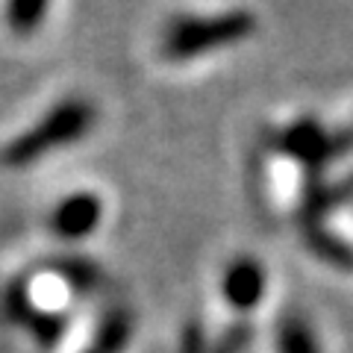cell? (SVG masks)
I'll use <instances>...</instances> for the list:
<instances>
[{"label": "cell", "mask_w": 353, "mask_h": 353, "mask_svg": "<svg viewBox=\"0 0 353 353\" xmlns=\"http://www.w3.org/2000/svg\"><path fill=\"white\" fill-rule=\"evenodd\" d=\"M224 297L233 309H253L265 297V271L256 259L241 256L224 274Z\"/></svg>", "instance_id": "5b68a950"}, {"label": "cell", "mask_w": 353, "mask_h": 353, "mask_svg": "<svg viewBox=\"0 0 353 353\" xmlns=\"http://www.w3.org/2000/svg\"><path fill=\"white\" fill-rule=\"evenodd\" d=\"M265 145L277 153V157L294 162L303 171L301 185H309V183L324 180L327 171L336 162H341L353 153V118L347 124L327 127L315 115H303L292 121V124L274 130Z\"/></svg>", "instance_id": "6da1fadb"}, {"label": "cell", "mask_w": 353, "mask_h": 353, "mask_svg": "<svg viewBox=\"0 0 353 353\" xmlns=\"http://www.w3.org/2000/svg\"><path fill=\"white\" fill-rule=\"evenodd\" d=\"M250 339V327L248 324H239V327H230L224 336H221V341L215 345V353H239L241 347L248 345Z\"/></svg>", "instance_id": "30bf717a"}, {"label": "cell", "mask_w": 353, "mask_h": 353, "mask_svg": "<svg viewBox=\"0 0 353 353\" xmlns=\"http://www.w3.org/2000/svg\"><path fill=\"white\" fill-rule=\"evenodd\" d=\"M92 124V109L83 101H68L57 106L53 112L41 121V124L32 127L27 136L15 139L12 145L3 150V159L9 165H24V162H32L50 153L53 148L59 145H68V141L80 139L83 132Z\"/></svg>", "instance_id": "3957f363"}, {"label": "cell", "mask_w": 353, "mask_h": 353, "mask_svg": "<svg viewBox=\"0 0 353 353\" xmlns=\"http://www.w3.org/2000/svg\"><path fill=\"white\" fill-rule=\"evenodd\" d=\"M347 203H353V165L336 176H324V180H318V183L301 185L294 218L301 227L324 224L327 215L339 212V209Z\"/></svg>", "instance_id": "277c9868"}, {"label": "cell", "mask_w": 353, "mask_h": 353, "mask_svg": "<svg viewBox=\"0 0 353 353\" xmlns=\"http://www.w3.org/2000/svg\"><path fill=\"white\" fill-rule=\"evenodd\" d=\"M97 221H101V201L92 194H74L57 206L53 230L62 239H83L97 227Z\"/></svg>", "instance_id": "8992f818"}, {"label": "cell", "mask_w": 353, "mask_h": 353, "mask_svg": "<svg viewBox=\"0 0 353 353\" xmlns=\"http://www.w3.org/2000/svg\"><path fill=\"white\" fill-rule=\"evenodd\" d=\"M48 0H9V21L18 32H30L41 21Z\"/></svg>", "instance_id": "9c48e42d"}, {"label": "cell", "mask_w": 353, "mask_h": 353, "mask_svg": "<svg viewBox=\"0 0 353 353\" xmlns=\"http://www.w3.org/2000/svg\"><path fill=\"white\" fill-rule=\"evenodd\" d=\"M303 245L315 253L324 265L336 271H353V245L345 239L327 230L324 224H309L303 227Z\"/></svg>", "instance_id": "52a82bcc"}, {"label": "cell", "mask_w": 353, "mask_h": 353, "mask_svg": "<svg viewBox=\"0 0 353 353\" xmlns=\"http://www.w3.org/2000/svg\"><path fill=\"white\" fill-rule=\"evenodd\" d=\"M259 21L250 9H224L212 15H176L162 30L159 50L165 59L185 62L224 50L256 32Z\"/></svg>", "instance_id": "7a4b0ae2"}, {"label": "cell", "mask_w": 353, "mask_h": 353, "mask_svg": "<svg viewBox=\"0 0 353 353\" xmlns=\"http://www.w3.org/2000/svg\"><path fill=\"white\" fill-rule=\"evenodd\" d=\"M124 336H127V324L118 318V321H112V324L106 327V333H103V339H101V345H103L106 350H115L121 341H124Z\"/></svg>", "instance_id": "8fae6325"}, {"label": "cell", "mask_w": 353, "mask_h": 353, "mask_svg": "<svg viewBox=\"0 0 353 353\" xmlns=\"http://www.w3.org/2000/svg\"><path fill=\"white\" fill-rule=\"evenodd\" d=\"M277 347L280 353H318L315 336L301 315H285L277 324Z\"/></svg>", "instance_id": "ba28073f"}]
</instances>
